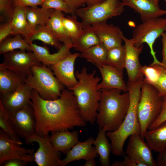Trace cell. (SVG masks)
I'll use <instances>...</instances> for the list:
<instances>
[{"mask_svg":"<svg viewBox=\"0 0 166 166\" xmlns=\"http://www.w3.org/2000/svg\"><path fill=\"white\" fill-rule=\"evenodd\" d=\"M33 142L39 145L38 149L34 153V162L38 166H58L61 152L54 147L49 135L42 136L35 133L25 142L28 144Z\"/></svg>","mask_w":166,"mask_h":166,"instance_id":"cell-11","label":"cell"},{"mask_svg":"<svg viewBox=\"0 0 166 166\" xmlns=\"http://www.w3.org/2000/svg\"><path fill=\"white\" fill-rule=\"evenodd\" d=\"M162 104L160 113L157 119L148 126V130L154 129L166 121V95L162 96Z\"/></svg>","mask_w":166,"mask_h":166,"instance_id":"cell-40","label":"cell"},{"mask_svg":"<svg viewBox=\"0 0 166 166\" xmlns=\"http://www.w3.org/2000/svg\"><path fill=\"white\" fill-rule=\"evenodd\" d=\"M144 139L152 150L160 152L166 148V121L156 128L148 130Z\"/></svg>","mask_w":166,"mask_h":166,"instance_id":"cell-26","label":"cell"},{"mask_svg":"<svg viewBox=\"0 0 166 166\" xmlns=\"http://www.w3.org/2000/svg\"><path fill=\"white\" fill-rule=\"evenodd\" d=\"M97 110L96 121L99 129L106 132L116 130L124 121L129 105L128 91L121 94L116 89H103Z\"/></svg>","mask_w":166,"mask_h":166,"instance_id":"cell-3","label":"cell"},{"mask_svg":"<svg viewBox=\"0 0 166 166\" xmlns=\"http://www.w3.org/2000/svg\"><path fill=\"white\" fill-rule=\"evenodd\" d=\"M12 30L10 21L3 22L0 25V43L10 35H12Z\"/></svg>","mask_w":166,"mask_h":166,"instance_id":"cell-42","label":"cell"},{"mask_svg":"<svg viewBox=\"0 0 166 166\" xmlns=\"http://www.w3.org/2000/svg\"><path fill=\"white\" fill-rule=\"evenodd\" d=\"M161 36L162 43V60L161 62L163 66L166 69V31L163 32Z\"/></svg>","mask_w":166,"mask_h":166,"instance_id":"cell-45","label":"cell"},{"mask_svg":"<svg viewBox=\"0 0 166 166\" xmlns=\"http://www.w3.org/2000/svg\"><path fill=\"white\" fill-rule=\"evenodd\" d=\"M43 0H13L14 7H35L42 5Z\"/></svg>","mask_w":166,"mask_h":166,"instance_id":"cell-41","label":"cell"},{"mask_svg":"<svg viewBox=\"0 0 166 166\" xmlns=\"http://www.w3.org/2000/svg\"><path fill=\"white\" fill-rule=\"evenodd\" d=\"M0 127L13 141L19 145L22 144V143L20 139V137L15 130L10 120L9 111L0 103Z\"/></svg>","mask_w":166,"mask_h":166,"instance_id":"cell-34","label":"cell"},{"mask_svg":"<svg viewBox=\"0 0 166 166\" xmlns=\"http://www.w3.org/2000/svg\"><path fill=\"white\" fill-rule=\"evenodd\" d=\"M108 49L102 43L98 44L82 51L79 57L85 59L96 66L106 64Z\"/></svg>","mask_w":166,"mask_h":166,"instance_id":"cell-31","label":"cell"},{"mask_svg":"<svg viewBox=\"0 0 166 166\" xmlns=\"http://www.w3.org/2000/svg\"><path fill=\"white\" fill-rule=\"evenodd\" d=\"M65 16L62 11L54 10L46 25L53 32L60 42L71 48L73 47V41L69 37L62 22Z\"/></svg>","mask_w":166,"mask_h":166,"instance_id":"cell-24","label":"cell"},{"mask_svg":"<svg viewBox=\"0 0 166 166\" xmlns=\"http://www.w3.org/2000/svg\"><path fill=\"white\" fill-rule=\"evenodd\" d=\"M161 96L166 95V69L161 65L159 77L153 85Z\"/></svg>","mask_w":166,"mask_h":166,"instance_id":"cell-39","label":"cell"},{"mask_svg":"<svg viewBox=\"0 0 166 166\" xmlns=\"http://www.w3.org/2000/svg\"><path fill=\"white\" fill-rule=\"evenodd\" d=\"M126 50L124 45L108 50L106 63L116 69L123 75L125 68Z\"/></svg>","mask_w":166,"mask_h":166,"instance_id":"cell-32","label":"cell"},{"mask_svg":"<svg viewBox=\"0 0 166 166\" xmlns=\"http://www.w3.org/2000/svg\"><path fill=\"white\" fill-rule=\"evenodd\" d=\"M112 166H125L123 162L122 161H115L111 164Z\"/></svg>","mask_w":166,"mask_h":166,"instance_id":"cell-49","label":"cell"},{"mask_svg":"<svg viewBox=\"0 0 166 166\" xmlns=\"http://www.w3.org/2000/svg\"><path fill=\"white\" fill-rule=\"evenodd\" d=\"M31 51L37 60L43 65L48 66L55 64L71 53L70 48L64 44L55 53H50L47 46H41L32 43L30 44Z\"/></svg>","mask_w":166,"mask_h":166,"instance_id":"cell-21","label":"cell"},{"mask_svg":"<svg viewBox=\"0 0 166 166\" xmlns=\"http://www.w3.org/2000/svg\"><path fill=\"white\" fill-rule=\"evenodd\" d=\"M79 53H70L55 64L49 66L58 81L69 89L75 85L77 80L74 73V64Z\"/></svg>","mask_w":166,"mask_h":166,"instance_id":"cell-14","label":"cell"},{"mask_svg":"<svg viewBox=\"0 0 166 166\" xmlns=\"http://www.w3.org/2000/svg\"><path fill=\"white\" fill-rule=\"evenodd\" d=\"M96 73L94 70L88 73L85 67L80 72L77 70L75 76L78 79L77 83L69 89L73 92L81 117L92 125L96 120L101 95V90H98L97 89L101 79L95 76Z\"/></svg>","mask_w":166,"mask_h":166,"instance_id":"cell-2","label":"cell"},{"mask_svg":"<svg viewBox=\"0 0 166 166\" xmlns=\"http://www.w3.org/2000/svg\"><path fill=\"white\" fill-rule=\"evenodd\" d=\"M161 65L158 64L143 66L141 72L145 76L144 81L153 85L157 80L160 73Z\"/></svg>","mask_w":166,"mask_h":166,"instance_id":"cell-36","label":"cell"},{"mask_svg":"<svg viewBox=\"0 0 166 166\" xmlns=\"http://www.w3.org/2000/svg\"><path fill=\"white\" fill-rule=\"evenodd\" d=\"M124 6L121 0H105L79 8L76 11V15L81 19L83 27L93 23L106 21L109 19L120 15Z\"/></svg>","mask_w":166,"mask_h":166,"instance_id":"cell-8","label":"cell"},{"mask_svg":"<svg viewBox=\"0 0 166 166\" xmlns=\"http://www.w3.org/2000/svg\"><path fill=\"white\" fill-rule=\"evenodd\" d=\"M100 43L108 49L122 45L123 34L119 27L108 24L106 21L93 23L91 25Z\"/></svg>","mask_w":166,"mask_h":166,"instance_id":"cell-16","label":"cell"},{"mask_svg":"<svg viewBox=\"0 0 166 166\" xmlns=\"http://www.w3.org/2000/svg\"><path fill=\"white\" fill-rule=\"evenodd\" d=\"M32 73L26 76L25 83L36 90L40 96L46 100L58 98L65 86L58 81L52 71L46 65L34 66Z\"/></svg>","mask_w":166,"mask_h":166,"instance_id":"cell-6","label":"cell"},{"mask_svg":"<svg viewBox=\"0 0 166 166\" xmlns=\"http://www.w3.org/2000/svg\"><path fill=\"white\" fill-rule=\"evenodd\" d=\"M29 163L21 159L14 158L5 160L0 165L3 166H26Z\"/></svg>","mask_w":166,"mask_h":166,"instance_id":"cell-44","label":"cell"},{"mask_svg":"<svg viewBox=\"0 0 166 166\" xmlns=\"http://www.w3.org/2000/svg\"><path fill=\"white\" fill-rule=\"evenodd\" d=\"M30 103L36 121V133L45 136L49 132L83 127L86 122L81 117L73 91L65 88L59 97L54 100L42 98L33 89Z\"/></svg>","mask_w":166,"mask_h":166,"instance_id":"cell-1","label":"cell"},{"mask_svg":"<svg viewBox=\"0 0 166 166\" xmlns=\"http://www.w3.org/2000/svg\"><path fill=\"white\" fill-rule=\"evenodd\" d=\"M99 39L91 25L83 27L80 36L73 42V47L81 52L98 44Z\"/></svg>","mask_w":166,"mask_h":166,"instance_id":"cell-29","label":"cell"},{"mask_svg":"<svg viewBox=\"0 0 166 166\" xmlns=\"http://www.w3.org/2000/svg\"><path fill=\"white\" fill-rule=\"evenodd\" d=\"M36 40L42 41L43 45L51 46L58 50L62 45L54 33L46 25L36 26L27 42L30 44Z\"/></svg>","mask_w":166,"mask_h":166,"instance_id":"cell-27","label":"cell"},{"mask_svg":"<svg viewBox=\"0 0 166 166\" xmlns=\"http://www.w3.org/2000/svg\"><path fill=\"white\" fill-rule=\"evenodd\" d=\"M124 42L126 50L125 63V68L128 76L127 82L134 83L139 79L144 78V75L141 72L143 67L139 60V56L142 52L143 45L139 47L135 46L130 39H127L123 35L121 36Z\"/></svg>","mask_w":166,"mask_h":166,"instance_id":"cell-13","label":"cell"},{"mask_svg":"<svg viewBox=\"0 0 166 166\" xmlns=\"http://www.w3.org/2000/svg\"><path fill=\"white\" fill-rule=\"evenodd\" d=\"M51 133L49 139L54 147L66 155L79 141V132L77 130L70 132L69 130H64Z\"/></svg>","mask_w":166,"mask_h":166,"instance_id":"cell-22","label":"cell"},{"mask_svg":"<svg viewBox=\"0 0 166 166\" xmlns=\"http://www.w3.org/2000/svg\"><path fill=\"white\" fill-rule=\"evenodd\" d=\"M72 11L71 15H76L77 10L86 4L87 0H63Z\"/></svg>","mask_w":166,"mask_h":166,"instance_id":"cell-43","label":"cell"},{"mask_svg":"<svg viewBox=\"0 0 166 166\" xmlns=\"http://www.w3.org/2000/svg\"><path fill=\"white\" fill-rule=\"evenodd\" d=\"M34 149L23 148L14 141L9 136L0 129V165L5 160L14 158L29 163L34 162Z\"/></svg>","mask_w":166,"mask_h":166,"instance_id":"cell-12","label":"cell"},{"mask_svg":"<svg viewBox=\"0 0 166 166\" xmlns=\"http://www.w3.org/2000/svg\"><path fill=\"white\" fill-rule=\"evenodd\" d=\"M16 49L32 51L30 44L19 34L8 37L0 43L1 55Z\"/></svg>","mask_w":166,"mask_h":166,"instance_id":"cell-33","label":"cell"},{"mask_svg":"<svg viewBox=\"0 0 166 166\" xmlns=\"http://www.w3.org/2000/svg\"><path fill=\"white\" fill-rule=\"evenodd\" d=\"M100 72L102 81L97 85L98 90L103 89H118L124 93L128 91L123 75L114 67L107 64L96 66Z\"/></svg>","mask_w":166,"mask_h":166,"instance_id":"cell-19","label":"cell"},{"mask_svg":"<svg viewBox=\"0 0 166 166\" xmlns=\"http://www.w3.org/2000/svg\"><path fill=\"white\" fill-rule=\"evenodd\" d=\"M42 65L33 52L18 49L3 54V61L0 64V68L9 69L26 77L32 73L33 66Z\"/></svg>","mask_w":166,"mask_h":166,"instance_id":"cell-9","label":"cell"},{"mask_svg":"<svg viewBox=\"0 0 166 166\" xmlns=\"http://www.w3.org/2000/svg\"><path fill=\"white\" fill-rule=\"evenodd\" d=\"M26 78L9 69L0 68V95L15 91L25 83Z\"/></svg>","mask_w":166,"mask_h":166,"instance_id":"cell-25","label":"cell"},{"mask_svg":"<svg viewBox=\"0 0 166 166\" xmlns=\"http://www.w3.org/2000/svg\"><path fill=\"white\" fill-rule=\"evenodd\" d=\"M156 161L157 166H166V148L159 153Z\"/></svg>","mask_w":166,"mask_h":166,"instance_id":"cell-46","label":"cell"},{"mask_svg":"<svg viewBox=\"0 0 166 166\" xmlns=\"http://www.w3.org/2000/svg\"><path fill=\"white\" fill-rule=\"evenodd\" d=\"M96 164L95 158H92L85 160L83 166H95Z\"/></svg>","mask_w":166,"mask_h":166,"instance_id":"cell-47","label":"cell"},{"mask_svg":"<svg viewBox=\"0 0 166 166\" xmlns=\"http://www.w3.org/2000/svg\"><path fill=\"white\" fill-rule=\"evenodd\" d=\"M140 134L129 136L125 153L131 158L145 163L147 166H156L152 149Z\"/></svg>","mask_w":166,"mask_h":166,"instance_id":"cell-15","label":"cell"},{"mask_svg":"<svg viewBox=\"0 0 166 166\" xmlns=\"http://www.w3.org/2000/svg\"><path fill=\"white\" fill-rule=\"evenodd\" d=\"M10 120L16 132L26 142L36 133V121L30 103L14 112L9 111Z\"/></svg>","mask_w":166,"mask_h":166,"instance_id":"cell-10","label":"cell"},{"mask_svg":"<svg viewBox=\"0 0 166 166\" xmlns=\"http://www.w3.org/2000/svg\"><path fill=\"white\" fill-rule=\"evenodd\" d=\"M41 6L45 9L59 10L71 15L72 14L70 9L63 0H43Z\"/></svg>","mask_w":166,"mask_h":166,"instance_id":"cell-38","label":"cell"},{"mask_svg":"<svg viewBox=\"0 0 166 166\" xmlns=\"http://www.w3.org/2000/svg\"><path fill=\"white\" fill-rule=\"evenodd\" d=\"M62 22L69 37L73 42L82 32L83 26L81 23L77 21L76 15L65 16L62 19Z\"/></svg>","mask_w":166,"mask_h":166,"instance_id":"cell-35","label":"cell"},{"mask_svg":"<svg viewBox=\"0 0 166 166\" xmlns=\"http://www.w3.org/2000/svg\"><path fill=\"white\" fill-rule=\"evenodd\" d=\"M137 108V116L141 128V136L144 135L149 125L159 116L161 110L162 98L152 85L143 81Z\"/></svg>","mask_w":166,"mask_h":166,"instance_id":"cell-5","label":"cell"},{"mask_svg":"<svg viewBox=\"0 0 166 166\" xmlns=\"http://www.w3.org/2000/svg\"><path fill=\"white\" fill-rule=\"evenodd\" d=\"M32 90L25 83L14 91L0 95V103L9 111L15 112L30 102Z\"/></svg>","mask_w":166,"mask_h":166,"instance_id":"cell-17","label":"cell"},{"mask_svg":"<svg viewBox=\"0 0 166 166\" xmlns=\"http://www.w3.org/2000/svg\"><path fill=\"white\" fill-rule=\"evenodd\" d=\"M106 132L102 128L99 129L93 143L102 166H109L110 165L109 156L112 152V146L107 138Z\"/></svg>","mask_w":166,"mask_h":166,"instance_id":"cell-28","label":"cell"},{"mask_svg":"<svg viewBox=\"0 0 166 166\" xmlns=\"http://www.w3.org/2000/svg\"><path fill=\"white\" fill-rule=\"evenodd\" d=\"M95 139L90 137L86 140L79 141L66 154L65 157L58 161V166H65L72 162L84 160H85L99 156L95 147L92 145Z\"/></svg>","mask_w":166,"mask_h":166,"instance_id":"cell-18","label":"cell"},{"mask_svg":"<svg viewBox=\"0 0 166 166\" xmlns=\"http://www.w3.org/2000/svg\"><path fill=\"white\" fill-rule=\"evenodd\" d=\"M54 10L45 9L38 7H26L27 19L32 28L34 30L38 25H46Z\"/></svg>","mask_w":166,"mask_h":166,"instance_id":"cell-30","label":"cell"},{"mask_svg":"<svg viewBox=\"0 0 166 166\" xmlns=\"http://www.w3.org/2000/svg\"><path fill=\"white\" fill-rule=\"evenodd\" d=\"M105 0H87L86 4L87 6H91L103 2Z\"/></svg>","mask_w":166,"mask_h":166,"instance_id":"cell-48","label":"cell"},{"mask_svg":"<svg viewBox=\"0 0 166 166\" xmlns=\"http://www.w3.org/2000/svg\"><path fill=\"white\" fill-rule=\"evenodd\" d=\"M156 3L158 4L160 0H154ZM166 3V0H164Z\"/></svg>","mask_w":166,"mask_h":166,"instance_id":"cell-50","label":"cell"},{"mask_svg":"<svg viewBox=\"0 0 166 166\" xmlns=\"http://www.w3.org/2000/svg\"><path fill=\"white\" fill-rule=\"evenodd\" d=\"M10 22L12 30V36L20 34L27 42L34 30L27 19L26 7H15Z\"/></svg>","mask_w":166,"mask_h":166,"instance_id":"cell-23","label":"cell"},{"mask_svg":"<svg viewBox=\"0 0 166 166\" xmlns=\"http://www.w3.org/2000/svg\"><path fill=\"white\" fill-rule=\"evenodd\" d=\"M125 6L138 13L142 22L166 14V10L161 9L154 0H121Z\"/></svg>","mask_w":166,"mask_h":166,"instance_id":"cell-20","label":"cell"},{"mask_svg":"<svg viewBox=\"0 0 166 166\" xmlns=\"http://www.w3.org/2000/svg\"><path fill=\"white\" fill-rule=\"evenodd\" d=\"M144 78L133 83L127 82L129 95V105L126 115L120 126L115 130L106 132L111 141L112 152L116 156H124V144L130 136L140 135L141 128L137 116V108L141 94V85Z\"/></svg>","mask_w":166,"mask_h":166,"instance_id":"cell-4","label":"cell"},{"mask_svg":"<svg viewBox=\"0 0 166 166\" xmlns=\"http://www.w3.org/2000/svg\"><path fill=\"white\" fill-rule=\"evenodd\" d=\"M165 31L166 18L160 17L143 22L136 26L132 31V38L130 40L135 46L139 47L145 43L149 47L150 53L153 59L151 65L158 64L163 66L156 57L153 45L156 39Z\"/></svg>","mask_w":166,"mask_h":166,"instance_id":"cell-7","label":"cell"},{"mask_svg":"<svg viewBox=\"0 0 166 166\" xmlns=\"http://www.w3.org/2000/svg\"><path fill=\"white\" fill-rule=\"evenodd\" d=\"M14 8L13 0H0V21L5 22L10 21Z\"/></svg>","mask_w":166,"mask_h":166,"instance_id":"cell-37","label":"cell"}]
</instances>
